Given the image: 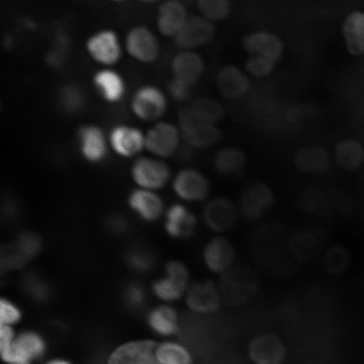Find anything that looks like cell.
I'll use <instances>...</instances> for the list:
<instances>
[{"mask_svg":"<svg viewBox=\"0 0 364 364\" xmlns=\"http://www.w3.org/2000/svg\"><path fill=\"white\" fill-rule=\"evenodd\" d=\"M178 124L185 143L198 149H208L223 138L222 131L201 112L189 105L178 113Z\"/></svg>","mask_w":364,"mask_h":364,"instance_id":"6da1fadb","label":"cell"},{"mask_svg":"<svg viewBox=\"0 0 364 364\" xmlns=\"http://www.w3.org/2000/svg\"><path fill=\"white\" fill-rule=\"evenodd\" d=\"M275 203V195L263 182H252L245 186L240 194L238 209L241 215L249 221H257Z\"/></svg>","mask_w":364,"mask_h":364,"instance_id":"7a4b0ae2","label":"cell"},{"mask_svg":"<svg viewBox=\"0 0 364 364\" xmlns=\"http://www.w3.org/2000/svg\"><path fill=\"white\" fill-rule=\"evenodd\" d=\"M171 172L166 163L149 157L136 159L131 167L132 179L141 189L156 191L165 188Z\"/></svg>","mask_w":364,"mask_h":364,"instance_id":"3957f363","label":"cell"},{"mask_svg":"<svg viewBox=\"0 0 364 364\" xmlns=\"http://www.w3.org/2000/svg\"><path fill=\"white\" fill-rule=\"evenodd\" d=\"M238 206L225 197L209 200L203 210L205 226L215 233L223 234L233 229L239 215Z\"/></svg>","mask_w":364,"mask_h":364,"instance_id":"277c9868","label":"cell"},{"mask_svg":"<svg viewBox=\"0 0 364 364\" xmlns=\"http://www.w3.org/2000/svg\"><path fill=\"white\" fill-rule=\"evenodd\" d=\"M167 99L161 89L153 85L140 87L134 95L131 109L139 119L152 122L159 119L167 110Z\"/></svg>","mask_w":364,"mask_h":364,"instance_id":"5b68a950","label":"cell"},{"mask_svg":"<svg viewBox=\"0 0 364 364\" xmlns=\"http://www.w3.org/2000/svg\"><path fill=\"white\" fill-rule=\"evenodd\" d=\"M172 189L182 201L200 203L205 201L210 193V183L201 171L186 168L177 173Z\"/></svg>","mask_w":364,"mask_h":364,"instance_id":"8992f818","label":"cell"},{"mask_svg":"<svg viewBox=\"0 0 364 364\" xmlns=\"http://www.w3.org/2000/svg\"><path fill=\"white\" fill-rule=\"evenodd\" d=\"M80 153L86 162L101 165L108 156V144L101 127L86 124L79 127L76 133Z\"/></svg>","mask_w":364,"mask_h":364,"instance_id":"52a82bcc","label":"cell"},{"mask_svg":"<svg viewBox=\"0 0 364 364\" xmlns=\"http://www.w3.org/2000/svg\"><path fill=\"white\" fill-rule=\"evenodd\" d=\"M181 131L170 122H158L145 135V148L159 158H168L180 148Z\"/></svg>","mask_w":364,"mask_h":364,"instance_id":"ba28073f","label":"cell"},{"mask_svg":"<svg viewBox=\"0 0 364 364\" xmlns=\"http://www.w3.org/2000/svg\"><path fill=\"white\" fill-rule=\"evenodd\" d=\"M125 48L135 60L144 63L156 61L159 46L156 36L146 26H135L127 34Z\"/></svg>","mask_w":364,"mask_h":364,"instance_id":"9c48e42d","label":"cell"},{"mask_svg":"<svg viewBox=\"0 0 364 364\" xmlns=\"http://www.w3.org/2000/svg\"><path fill=\"white\" fill-rule=\"evenodd\" d=\"M198 220L183 204L171 205L165 213L164 230L171 238L178 240H189L197 231Z\"/></svg>","mask_w":364,"mask_h":364,"instance_id":"30bf717a","label":"cell"},{"mask_svg":"<svg viewBox=\"0 0 364 364\" xmlns=\"http://www.w3.org/2000/svg\"><path fill=\"white\" fill-rule=\"evenodd\" d=\"M90 56L105 66L119 62L122 47L117 35L111 30H102L91 36L86 43Z\"/></svg>","mask_w":364,"mask_h":364,"instance_id":"8fae6325","label":"cell"},{"mask_svg":"<svg viewBox=\"0 0 364 364\" xmlns=\"http://www.w3.org/2000/svg\"><path fill=\"white\" fill-rule=\"evenodd\" d=\"M157 345L151 340L129 341L114 350L107 364H157Z\"/></svg>","mask_w":364,"mask_h":364,"instance_id":"7c38bea8","label":"cell"},{"mask_svg":"<svg viewBox=\"0 0 364 364\" xmlns=\"http://www.w3.org/2000/svg\"><path fill=\"white\" fill-rule=\"evenodd\" d=\"M109 145L118 156L133 158L145 148V135L136 127L120 124L109 133Z\"/></svg>","mask_w":364,"mask_h":364,"instance_id":"4fadbf2b","label":"cell"},{"mask_svg":"<svg viewBox=\"0 0 364 364\" xmlns=\"http://www.w3.org/2000/svg\"><path fill=\"white\" fill-rule=\"evenodd\" d=\"M127 205L134 215L145 223L157 222L165 210L163 199L154 191L134 189L127 196Z\"/></svg>","mask_w":364,"mask_h":364,"instance_id":"5bb4252c","label":"cell"},{"mask_svg":"<svg viewBox=\"0 0 364 364\" xmlns=\"http://www.w3.org/2000/svg\"><path fill=\"white\" fill-rule=\"evenodd\" d=\"M215 34V26L206 18H188L179 33L176 36V44L185 50L198 48L212 40Z\"/></svg>","mask_w":364,"mask_h":364,"instance_id":"9a60e30c","label":"cell"},{"mask_svg":"<svg viewBox=\"0 0 364 364\" xmlns=\"http://www.w3.org/2000/svg\"><path fill=\"white\" fill-rule=\"evenodd\" d=\"M203 261L208 269L217 274L230 269L235 257L233 245L222 236L209 240L203 250Z\"/></svg>","mask_w":364,"mask_h":364,"instance_id":"2e32d148","label":"cell"},{"mask_svg":"<svg viewBox=\"0 0 364 364\" xmlns=\"http://www.w3.org/2000/svg\"><path fill=\"white\" fill-rule=\"evenodd\" d=\"M249 356L256 364H282L286 358V349L277 336L264 334L252 341Z\"/></svg>","mask_w":364,"mask_h":364,"instance_id":"e0dca14e","label":"cell"},{"mask_svg":"<svg viewBox=\"0 0 364 364\" xmlns=\"http://www.w3.org/2000/svg\"><path fill=\"white\" fill-rule=\"evenodd\" d=\"M243 48L252 56H262L277 63L283 56L284 43L279 36L267 31L245 36Z\"/></svg>","mask_w":364,"mask_h":364,"instance_id":"ac0fdd59","label":"cell"},{"mask_svg":"<svg viewBox=\"0 0 364 364\" xmlns=\"http://www.w3.org/2000/svg\"><path fill=\"white\" fill-rule=\"evenodd\" d=\"M186 303L193 311L208 315L216 312L220 308V296L215 284L206 281L189 287Z\"/></svg>","mask_w":364,"mask_h":364,"instance_id":"d6986e66","label":"cell"},{"mask_svg":"<svg viewBox=\"0 0 364 364\" xmlns=\"http://www.w3.org/2000/svg\"><path fill=\"white\" fill-rule=\"evenodd\" d=\"M294 162L299 171L309 175L325 174L331 167L328 152L317 145L300 148L294 154Z\"/></svg>","mask_w":364,"mask_h":364,"instance_id":"ffe728a7","label":"cell"},{"mask_svg":"<svg viewBox=\"0 0 364 364\" xmlns=\"http://www.w3.org/2000/svg\"><path fill=\"white\" fill-rule=\"evenodd\" d=\"M188 19L183 4L177 0H168L159 8L158 30L164 36L176 38Z\"/></svg>","mask_w":364,"mask_h":364,"instance_id":"44dd1931","label":"cell"},{"mask_svg":"<svg viewBox=\"0 0 364 364\" xmlns=\"http://www.w3.org/2000/svg\"><path fill=\"white\" fill-rule=\"evenodd\" d=\"M216 84L220 93L230 100L242 98L250 89L247 76L235 66L223 68L217 75Z\"/></svg>","mask_w":364,"mask_h":364,"instance_id":"7402d4cb","label":"cell"},{"mask_svg":"<svg viewBox=\"0 0 364 364\" xmlns=\"http://www.w3.org/2000/svg\"><path fill=\"white\" fill-rule=\"evenodd\" d=\"M171 70L174 78L192 86L201 78L204 71V63L198 54L185 51L177 54L173 59Z\"/></svg>","mask_w":364,"mask_h":364,"instance_id":"603a6c76","label":"cell"},{"mask_svg":"<svg viewBox=\"0 0 364 364\" xmlns=\"http://www.w3.org/2000/svg\"><path fill=\"white\" fill-rule=\"evenodd\" d=\"M95 87L104 101L109 103L120 102L125 94V83L117 72L105 68L94 75Z\"/></svg>","mask_w":364,"mask_h":364,"instance_id":"cb8c5ba5","label":"cell"},{"mask_svg":"<svg viewBox=\"0 0 364 364\" xmlns=\"http://www.w3.org/2000/svg\"><path fill=\"white\" fill-rule=\"evenodd\" d=\"M247 156L239 148L225 147L218 150L213 158V166L222 176H239L247 166Z\"/></svg>","mask_w":364,"mask_h":364,"instance_id":"d4e9b609","label":"cell"},{"mask_svg":"<svg viewBox=\"0 0 364 364\" xmlns=\"http://www.w3.org/2000/svg\"><path fill=\"white\" fill-rule=\"evenodd\" d=\"M149 328L157 335L171 336L179 330L178 315L174 308L162 306L150 311L147 318Z\"/></svg>","mask_w":364,"mask_h":364,"instance_id":"484cf974","label":"cell"},{"mask_svg":"<svg viewBox=\"0 0 364 364\" xmlns=\"http://www.w3.org/2000/svg\"><path fill=\"white\" fill-rule=\"evenodd\" d=\"M343 36L350 53L355 56L364 54V13L350 14L344 22Z\"/></svg>","mask_w":364,"mask_h":364,"instance_id":"4316f807","label":"cell"},{"mask_svg":"<svg viewBox=\"0 0 364 364\" xmlns=\"http://www.w3.org/2000/svg\"><path fill=\"white\" fill-rule=\"evenodd\" d=\"M43 240L38 234L31 230H22L16 235L15 242L11 245L14 254L25 265L42 252Z\"/></svg>","mask_w":364,"mask_h":364,"instance_id":"83f0119b","label":"cell"},{"mask_svg":"<svg viewBox=\"0 0 364 364\" xmlns=\"http://www.w3.org/2000/svg\"><path fill=\"white\" fill-rule=\"evenodd\" d=\"M57 104L62 113L75 116L84 110L86 97L80 86L68 84L62 86L57 95Z\"/></svg>","mask_w":364,"mask_h":364,"instance_id":"f1b7e54d","label":"cell"},{"mask_svg":"<svg viewBox=\"0 0 364 364\" xmlns=\"http://www.w3.org/2000/svg\"><path fill=\"white\" fill-rule=\"evenodd\" d=\"M336 161L348 171H356L364 162V149L360 143L353 139L341 141L335 149Z\"/></svg>","mask_w":364,"mask_h":364,"instance_id":"f546056e","label":"cell"},{"mask_svg":"<svg viewBox=\"0 0 364 364\" xmlns=\"http://www.w3.org/2000/svg\"><path fill=\"white\" fill-rule=\"evenodd\" d=\"M156 359L157 364H193L189 350L184 345L172 341L157 345Z\"/></svg>","mask_w":364,"mask_h":364,"instance_id":"4dcf8cb0","label":"cell"},{"mask_svg":"<svg viewBox=\"0 0 364 364\" xmlns=\"http://www.w3.org/2000/svg\"><path fill=\"white\" fill-rule=\"evenodd\" d=\"M298 205L304 212L315 215H326L330 213V204L324 193L317 188H309L299 196Z\"/></svg>","mask_w":364,"mask_h":364,"instance_id":"1f68e13d","label":"cell"},{"mask_svg":"<svg viewBox=\"0 0 364 364\" xmlns=\"http://www.w3.org/2000/svg\"><path fill=\"white\" fill-rule=\"evenodd\" d=\"M317 245L316 235L307 230L297 232L289 241L291 250L300 260H306L313 256L317 250Z\"/></svg>","mask_w":364,"mask_h":364,"instance_id":"d6a6232c","label":"cell"},{"mask_svg":"<svg viewBox=\"0 0 364 364\" xmlns=\"http://www.w3.org/2000/svg\"><path fill=\"white\" fill-rule=\"evenodd\" d=\"M16 340L23 349L29 354L33 360L43 357L47 350V344L42 336L38 332L26 331L16 336Z\"/></svg>","mask_w":364,"mask_h":364,"instance_id":"836d02e7","label":"cell"},{"mask_svg":"<svg viewBox=\"0 0 364 364\" xmlns=\"http://www.w3.org/2000/svg\"><path fill=\"white\" fill-rule=\"evenodd\" d=\"M126 262L138 272H148L154 266V256L150 250L142 245H134L126 253Z\"/></svg>","mask_w":364,"mask_h":364,"instance_id":"e575fe53","label":"cell"},{"mask_svg":"<svg viewBox=\"0 0 364 364\" xmlns=\"http://www.w3.org/2000/svg\"><path fill=\"white\" fill-rule=\"evenodd\" d=\"M198 6L208 21H223L230 15L229 0H198Z\"/></svg>","mask_w":364,"mask_h":364,"instance_id":"d590c367","label":"cell"},{"mask_svg":"<svg viewBox=\"0 0 364 364\" xmlns=\"http://www.w3.org/2000/svg\"><path fill=\"white\" fill-rule=\"evenodd\" d=\"M153 291L154 294L163 301L173 302L181 297L185 289L166 276L154 282Z\"/></svg>","mask_w":364,"mask_h":364,"instance_id":"8d00e7d4","label":"cell"},{"mask_svg":"<svg viewBox=\"0 0 364 364\" xmlns=\"http://www.w3.org/2000/svg\"><path fill=\"white\" fill-rule=\"evenodd\" d=\"M192 106L201 112L209 120L216 124L224 117V109L221 105L210 98H199L196 100Z\"/></svg>","mask_w":364,"mask_h":364,"instance_id":"74e56055","label":"cell"},{"mask_svg":"<svg viewBox=\"0 0 364 364\" xmlns=\"http://www.w3.org/2000/svg\"><path fill=\"white\" fill-rule=\"evenodd\" d=\"M276 63L269 58L262 56H252L247 63V70L250 75L257 78L268 76L274 70Z\"/></svg>","mask_w":364,"mask_h":364,"instance_id":"f35d334b","label":"cell"},{"mask_svg":"<svg viewBox=\"0 0 364 364\" xmlns=\"http://www.w3.org/2000/svg\"><path fill=\"white\" fill-rule=\"evenodd\" d=\"M105 226L109 233L114 236H125L129 233L131 229L129 218L119 213L108 215L105 220Z\"/></svg>","mask_w":364,"mask_h":364,"instance_id":"ab89813d","label":"cell"},{"mask_svg":"<svg viewBox=\"0 0 364 364\" xmlns=\"http://www.w3.org/2000/svg\"><path fill=\"white\" fill-rule=\"evenodd\" d=\"M166 276L175 281L182 289L189 288V271L184 263L178 261H171L166 264Z\"/></svg>","mask_w":364,"mask_h":364,"instance_id":"60d3db41","label":"cell"},{"mask_svg":"<svg viewBox=\"0 0 364 364\" xmlns=\"http://www.w3.org/2000/svg\"><path fill=\"white\" fill-rule=\"evenodd\" d=\"M22 318L21 311L15 304L7 299H2L0 302V324L1 326H13L20 322Z\"/></svg>","mask_w":364,"mask_h":364,"instance_id":"b9f144b4","label":"cell"},{"mask_svg":"<svg viewBox=\"0 0 364 364\" xmlns=\"http://www.w3.org/2000/svg\"><path fill=\"white\" fill-rule=\"evenodd\" d=\"M346 255L345 250L339 247H333L326 252L324 263L327 270L331 272H338L345 266Z\"/></svg>","mask_w":364,"mask_h":364,"instance_id":"7bdbcfd3","label":"cell"},{"mask_svg":"<svg viewBox=\"0 0 364 364\" xmlns=\"http://www.w3.org/2000/svg\"><path fill=\"white\" fill-rule=\"evenodd\" d=\"M169 94L176 102H185L191 95V85L176 78H173L169 84Z\"/></svg>","mask_w":364,"mask_h":364,"instance_id":"ee69618b","label":"cell"},{"mask_svg":"<svg viewBox=\"0 0 364 364\" xmlns=\"http://www.w3.org/2000/svg\"><path fill=\"white\" fill-rule=\"evenodd\" d=\"M20 205L15 198L7 196L2 203V218L6 223H11L19 216Z\"/></svg>","mask_w":364,"mask_h":364,"instance_id":"f6af8a7d","label":"cell"},{"mask_svg":"<svg viewBox=\"0 0 364 364\" xmlns=\"http://www.w3.org/2000/svg\"><path fill=\"white\" fill-rule=\"evenodd\" d=\"M126 298L131 306H139L144 302V291L139 286L132 285L127 291Z\"/></svg>","mask_w":364,"mask_h":364,"instance_id":"bcb514c9","label":"cell"},{"mask_svg":"<svg viewBox=\"0 0 364 364\" xmlns=\"http://www.w3.org/2000/svg\"><path fill=\"white\" fill-rule=\"evenodd\" d=\"M196 149L190 146L188 144L179 149L178 157L182 162H191L195 158Z\"/></svg>","mask_w":364,"mask_h":364,"instance_id":"7dc6e473","label":"cell"},{"mask_svg":"<svg viewBox=\"0 0 364 364\" xmlns=\"http://www.w3.org/2000/svg\"><path fill=\"white\" fill-rule=\"evenodd\" d=\"M46 364H72L70 362L65 360V359L62 358H55L52 359V360L48 361Z\"/></svg>","mask_w":364,"mask_h":364,"instance_id":"c3c4849f","label":"cell"},{"mask_svg":"<svg viewBox=\"0 0 364 364\" xmlns=\"http://www.w3.org/2000/svg\"><path fill=\"white\" fill-rule=\"evenodd\" d=\"M139 1L143 2V3H154V2L159 1V0H139Z\"/></svg>","mask_w":364,"mask_h":364,"instance_id":"681fc988","label":"cell"},{"mask_svg":"<svg viewBox=\"0 0 364 364\" xmlns=\"http://www.w3.org/2000/svg\"><path fill=\"white\" fill-rule=\"evenodd\" d=\"M113 1H122V0H113Z\"/></svg>","mask_w":364,"mask_h":364,"instance_id":"f907efd6","label":"cell"}]
</instances>
